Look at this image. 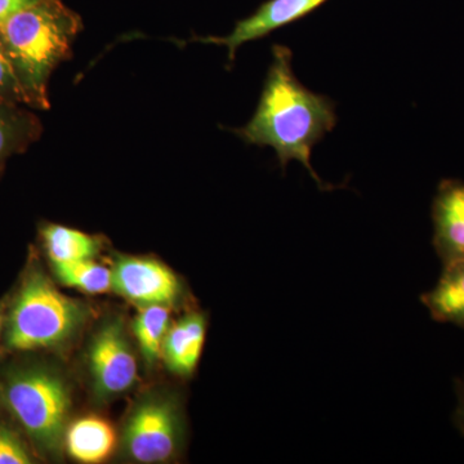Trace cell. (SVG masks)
Masks as SVG:
<instances>
[{"instance_id":"6da1fadb","label":"cell","mask_w":464,"mask_h":464,"mask_svg":"<svg viewBox=\"0 0 464 464\" xmlns=\"http://www.w3.org/2000/svg\"><path fill=\"white\" fill-rule=\"evenodd\" d=\"M271 51L273 63L257 109L248 123L231 132L248 145L273 148L283 170L290 161H299L320 190H334L340 186L320 179L311 164V154L337 124L335 102L325 94L308 90L295 78L290 48L274 44Z\"/></svg>"},{"instance_id":"7a4b0ae2","label":"cell","mask_w":464,"mask_h":464,"mask_svg":"<svg viewBox=\"0 0 464 464\" xmlns=\"http://www.w3.org/2000/svg\"><path fill=\"white\" fill-rule=\"evenodd\" d=\"M81 29V17L60 0H39L0 26V38L30 101L47 105L48 78L58 63L70 57Z\"/></svg>"},{"instance_id":"3957f363","label":"cell","mask_w":464,"mask_h":464,"mask_svg":"<svg viewBox=\"0 0 464 464\" xmlns=\"http://www.w3.org/2000/svg\"><path fill=\"white\" fill-rule=\"evenodd\" d=\"M85 320L83 304L63 295L43 271L34 268L12 304L5 347L33 351L63 346L81 331Z\"/></svg>"},{"instance_id":"277c9868","label":"cell","mask_w":464,"mask_h":464,"mask_svg":"<svg viewBox=\"0 0 464 464\" xmlns=\"http://www.w3.org/2000/svg\"><path fill=\"white\" fill-rule=\"evenodd\" d=\"M0 400L39 450L60 454L72 405L60 374L43 366L14 369L0 382Z\"/></svg>"},{"instance_id":"5b68a950","label":"cell","mask_w":464,"mask_h":464,"mask_svg":"<svg viewBox=\"0 0 464 464\" xmlns=\"http://www.w3.org/2000/svg\"><path fill=\"white\" fill-rule=\"evenodd\" d=\"M179 409L166 396L141 400L124 426L125 456L137 463H164L177 453L181 442Z\"/></svg>"},{"instance_id":"8992f818","label":"cell","mask_w":464,"mask_h":464,"mask_svg":"<svg viewBox=\"0 0 464 464\" xmlns=\"http://www.w3.org/2000/svg\"><path fill=\"white\" fill-rule=\"evenodd\" d=\"M92 386L101 400L128 392L139 378L136 357L121 320H110L94 335L88 353Z\"/></svg>"},{"instance_id":"52a82bcc","label":"cell","mask_w":464,"mask_h":464,"mask_svg":"<svg viewBox=\"0 0 464 464\" xmlns=\"http://www.w3.org/2000/svg\"><path fill=\"white\" fill-rule=\"evenodd\" d=\"M111 289L139 307L170 306L181 293L179 279L167 266L127 256L116 259L111 268Z\"/></svg>"},{"instance_id":"ba28073f","label":"cell","mask_w":464,"mask_h":464,"mask_svg":"<svg viewBox=\"0 0 464 464\" xmlns=\"http://www.w3.org/2000/svg\"><path fill=\"white\" fill-rule=\"evenodd\" d=\"M326 2L329 0H266L250 16L237 21L227 36H206L194 38L192 41L224 45L227 48V65L230 69L241 45L259 41L275 30L297 23L323 7Z\"/></svg>"},{"instance_id":"9c48e42d","label":"cell","mask_w":464,"mask_h":464,"mask_svg":"<svg viewBox=\"0 0 464 464\" xmlns=\"http://www.w3.org/2000/svg\"><path fill=\"white\" fill-rule=\"evenodd\" d=\"M433 246L442 264L464 259V182L442 179L432 203Z\"/></svg>"},{"instance_id":"30bf717a","label":"cell","mask_w":464,"mask_h":464,"mask_svg":"<svg viewBox=\"0 0 464 464\" xmlns=\"http://www.w3.org/2000/svg\"><path fill=\"white\" fill-rule=\"evenodd\" d=\"M207 334V319L203 314L191 313L168 329L163 356L173 373L188 377L194 373Z\"/></svg>"},{"instance_id":"8fae6325","label":"cell","mask_w":464,"mask_h":464,"mask_svg":"<svg viewBox=\"0 0 464 464\" xmlns=\"http://www.w3.org/2000/svg\"><path fill=\"white\" fill-rule=\"evenodd\" d=\"M420 301L436 322L464 328V259L445 264L435 288L424 293Z\"/></svg>"},{"instance_id":"7c38bea8","label":"cell","mask_w":464,"mask_h":464,"mask_svg":"<svg viewBox=\"0 0 464 464\" xmlns=\"http://www.w3.org/2000/svg\"><path fill=\"white\" fill-rule=\"evenodd\" d=\"M115 432L106 420L85 417L67 429L65 447L70 456L82 463H100L115 447Z\"/></svg>"},{"instance_id":"4fadbf2b","label":"cell","mask_w":464,"mask_h":464,"mask_svg":"<svg viewBox=\"0 0 464 464\" xmlns=\"http://www.w3.org/2000/svg\"><path fill=\"white\" fill-rule=\"evenodd\" d=\"M42 240L52 265L93 259L101 249L99 237L63 225H45Z\"/></svg>"},{"instance_id":"5bb4252c","label":"cell","mask_w":464,"mask_h":464,"mask_svg":"<svg viewBox=\"0 0 464 464\" xmlns=\"http://www.w3.org/2000/svg\"><path fill=\"white\" fill-rule=\"evenodd\" d=\"M169 306L152 304L140 307L133 329L143 359L148 364H155L163 356V344L169 329Z\"/></svg>"},{"instance_id":"9a60e30c","label":"cell","mask_w":464,"mask_h":464,"mask_svg":"<svg viewBox=\"0 0 464 464\" xmlns=\"http://www.w3.org/2000/svg\"><path fill=\"white\" fill-rule=\"evenodd\" d=\"M57 279L70 288L88 295H100L111 289V270L93 262V259L54 264Z\"/></svg>"},{"instance_id":"2e32d148","label":"cell","mask_w":464,"mask_h":464,"mask_svg":"<svg viewBox=\"0 0 464 464\" xmlns=\"http://www.w3.org/2000/svg\"><path fill=\"white\" fill-rule=\"evenodd\" d=\"M0 97L8 100L30 101L2 38H0Z\"/></svg>"},{"instance_id":"e0dca14e","label":"cell","mask_w":464,"mask_h":464,"mask_svg":"<svg viewBox=\"0 0 464 464\" xmlns=\"http://www.w3.org/2000/svg\"><path fill=\"white\" fill-rule=\"evenodd\" d=\"M24 442L16 433L5 424H0V464H30L33 463Z\"/></svg>"},{"instance_id":"ac0fdd59","label":"cell","mask_w":464,"mask_h":464,"mask_svg":"<svg viewBox=\"0 0 464 464\" xmlns=\"http://www.w3.org/2000/svg\"><path fill=\"white\" fill-rule=\"evenodd\" d=\"M24 137V124L16 115L0 109V161L17 148Z\"/></svg>"},{"instance_id":"d6986e66","label":"cell","mask_w":464,"mask_h":464,"mask_svg":"<svg viewBox=\"0 0 464 464\" xmlns=\"http://www.w3.org/2000/svg\"><path fill=\"white\" fill-rule=\"evenodd\" d=\"M38 2L39 0H0V26L14 14Z\"/></svg>"},{"instance_id":"ffe728a7","label":"cell","mask_w":464,"mask_h":464,"mask_svg":"<svg viewBox=\"0 0 464 464\" xmlns=\"http://www.w3.org/2000/svg\"><path fill=\"white\" fill-rule=\"evenodd\" d=\"M456 391L458 405L456 414H454V422H456L458 430H459L464 436V377L456 381Z\"/></svg>"},{"instance_id":"44dd1931","label":"cell","mask_w":464,"mask_h":464,"mask_svg":"<svg viewBox=\"0 0 464 464\" xmlns=\"http://www.w3.org/2000/svg\"><path fill=\"white\" fill-rule=\"evenodd\" d=\"M3 322H5V311H3V306L0 304V332H2Z\"/></svg>"}]
</instances>
